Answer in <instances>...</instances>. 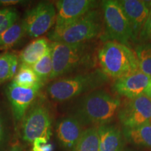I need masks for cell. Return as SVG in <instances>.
<instances>
[{
    "label": "cell",
    "instance_id": "cell-1",
    "mask_svg": "<svg viewBox=\"0 0 151 151\" xmlns=\"http://www.w3.org/2000/svg\"><path fill=\"white\" fill-rule=\"evenodd\" d=\"M121 106L119 98L103 90L86 94L73 108V117L81 124L103 125L111 122Z\"/></svg>",
    "mask_w": 151,
    "mask_h": 151
},
{
    "label": "cell",
    "instance_id": "cell-2",
    "mask_svg": "<svg viewBox=\"0 0 151 151\" xmlns=\"http://www.w3.org/2000/svg\"><path fill=\"white\" fill-rule=\"evenodd\" d=\"M97 58L101 71L111 78L119 79L140 70L135 52L117 41L106 42L99 49Z\"/></svg>",
    "mask_w": 151,
    "mask_h": 151
},
{
    "label": "cell",
    "instance_id": "cell-3",
    "mask_svg": "<svg viewBox=\"0 0 151 151\" xmlns=\"http://www.w3.org/2000/svg\"><path fill=\"white\" fill-rule=\"evenodd\" d=\"M108 78L101 71L68 76L50 83L46 92L49 98L58 102L69 101L85 92H92L106 82Z\"/></svg>",
    "mask_w": 151,
    "mask_h": 151
},
{
    "label": "cell",
    "instance_id": "cell-4",
    "mask_svg": "<svg viewBox=\"0 0 151 151\" xmlns=\"http://www.w3.org/2000/svg\"><path fill=\"white\" fill-rule=\"evenodd\" d=\"M52 72L50 80L60 78L68 73L90 65L92 53L86 43L66 44L50 43Z\"/></svg>",
    "mask_w": 151,
    "mask_h": 151
},
{
    "label": "cell",
    "instance_id": "cell-5",
    "mask_svg": "<svg viewBox=\"0 0 151 151\" xmlns=\"http://www.w3.org/2000/svg\"><path fill=\"white\" fill-rule=\"evenodd\" d=\"M101 30L99 12L94 9L70 24L55 27L48 34V38L52 42L81 44L97 37Z\"/></svg>",
    "mask_w": 151,
    "mask_h": 151
},
{
    "label": "cell",
    "instance_id": "cell-6",
    "mask_svg": "<svg viewBox=\"0 0 151 151\" xmlns=\"http://www.w3.org/2000/svg\"><path fill=\"white\" fill-rule=\"evenodd\" d=\"M51 128V116L48 106L42 100H36L22 120V139L27 143H32L37 138H45L49 141Z\"/></svg>",
    "mask_w": 151,
    "mask_h": 151
},
{
    "label": "cell",
    "instance_id": "cell-7",
    "mask_svg": "<svg viewBox=\"0 0 151 151\" xmlns=\"http://www.w3.org/2000/svg\"><path fill=\"white\" fill-rule=\"evenodd\" d=\"M102 10L106 38L126 46L129 44V41L133 40L132 27L119 1H102Z\"/></svg>",
    "mask_w": 151,
    "mask_h": 151
},
{
    "label": "cell",
    "instance_id": "cell-8",
    "mask_svg": "<svg viewBox=\"0 0 151 151\" xmlns=\"http://www.w3.org/2000/svg\"><path fill=\"white\" fill-rule=\"evenodd\" d=\"M56 9L49 2H41L26 13L22 24L25 34L39 37L47 32L55 23Z\"/></svg>",
    "mask_w": 151,
    "mask_h": 151
},
{
    "label": "cell",
    "instance_id": "cell-9",
    "mask_svg": "<svg viewBox=\"0 0 151 151\" xmlns=\"http://www.w3.org/2000/svg\"><path fill=\"white\" fill-rule=\"evenodd\" d=\"M118 118L124 128H134L151 122V99L145 94L129 99L120 106Z\"/></svg>",
    "mask_w": 151,
    "mask_h": 151
},
{
    "label": "cell",
    "instance_id": "cell-10",
    "mask_svg": "<svg viewBox=\"0 0 151 151\" xmlns=\"http://www.w3.org/2000/svg\"><path fill=\"white\" fill-rule=\"evenodd\" d=\"M42 86L43 83H41L34 88H24L17 86L13 83L8 85L6 94L10 102L13 116L16 123L22 120L26 112L33 104Z\"/></svg>",
    "mask_w": 151,
    "mask_h": 151
},
{
    "label": "cell",
    "instance_id": "cell-11",
    "mask_svg": "<svg viewBox=\"0 0 151 151\" xmlns=\"http://www.w3.org/2000/svg\"><path fill=\"white\" fill-rule=\"evenodd\" d=\"M92 0H60L56 2L55 27H62L78 20L97 6Z\"/></svg>",
    "mask_w": 151,
    "mask_h": 151
},
{
    "label": "cell",
    "instance_id": "cell-12",
    "mask_svg": "<svg viewBox=\"0 0 151 151\" xmlns=\"http://www.w3.org/2000/svg\"><path fill=\"white\" fill-rule=\"evenodd\" d=\"M131 25L133 41L140 39L150 10L148 1L140 0L119 1Z\"/></svg>",
    "mask_w": 151,
    "mask_h": 151
},
{
    "label": "cell",
    "instance_id": "cell-13",
    "mask_svg": "<svg viewBox=\"0 0 151 151\" xmlns=\"http://www.w3.org/2000/svg\"><path fill=\"white\" fill-rule=\"evenodd\" d=\"M83 132L82 124L73 116L60 119L56 125L57 138L67 150L75 151Z\"/></svg>",
    "mask_w": 151,
    "mask_h": 151
},
{
    "label": "cell",
    "instance_id": "cell-14",
    "mask_svg": "<svg viewBox=\"0 0 151 151\" xmlns=\"http://www.w3.org/2000/svg\"><path fill=\"white\" fill-rule=\"evenodd\" d=\"M151 78L139 70L137 72L117 79L113 88L120 95L133 99L145 93Z\"/></svg>",
    "mask_w": 151,
    "mask_h": 151
},
{
    "label": "cell",
    "instance_id": "cell-15",
    "mask_svg": "<svg viewBox=\"0 0 151 151\" xmlns=\"http://www.w3.org/2000/svg\"><path fill=\"white\" fill-rule=\"evenodd\" d=\"M100 151H121L122 133L115 125L106 124L97 127Z\"/></svg>",
    "mask_w": 151,
    "mask_h": 151
},
{
    "label": "cell",
    "instance_id": "cell-16",
    "mask_svg": "<svg viewBox=\"0 0 151 151\" xmlns=\"http://www.w3.org/2000/svg\"><path fill=\"white\" fill-rule=\"evenodd\" d=\"M50 49V43L46 38H38L24 48L19 57L21 65L32 67Z\"/></svg>",
    "mask_w": 151,
    "mask_h": 151
},
{
    "label": "cell",
    "instance_id": "cell-17",
    "mask_svg": "<svg viewBox=\"0 0 151 151\" xmlns=\"http://www.w3.org/2000/svg\"><path fill=\"white\" fill-rule=\"evenodd\" d=\"M123 134L129 142L151 148V122L134 128H124Z\"/></svg>",
    "mask_w": 151,
    "mask_h": 151
},
{
    "label": "cell",
    "instance_id": "cell-18",
    "mask_svg": "<svg viewBox=\"0 0 151 151\" xmlns=\"http://www.w3.org/2000/svg\"><path fill=\"white\" fill-rule=\"evenodd\" d=\"M13 83L24 88H31L43 83L38 78L32 67L20 64L16 74L14 77Z\"/></svg>",
    "mask_w": 151,
    "mask_h": 151
},
{
    "label": "cell",
    "instance_id": "cell-19",
    "mask_svg": "<svg viewBox=\"0 0 151 151\" xmlns=\"http://www.w3.org/2000/svg\"><path fill=\"white\" fill-rule=\"evenodd\" d=\"M75 151H100L97 127H89L83 132Z\"/></svg>",
    "mask_w": 151,
    "mask_h": 151
},
{
    "label": "cell",
    "instance_id": "cell-20",
    "mask_svg": "<svg viewBox=\"0 0 151 151\" xmlns=\"http://www.w3.org/2000/svg\"><path fill=\"white\" fill-rule=\"evenodd\" d=\"M18 58L11 52L0 56V84L14 78L17 73Z\"/></svg>",
    "mask_w": 151,
    "mask_h": 151
},
{
    "label": "cell",
    "instance_id": "cell-21",
    "mask_svg": "<svg viewBox=\"0 0 151 151\" xmlns=\"http://www.w3.org/2000/svg\"><path fill=\"white\" fill-rule=\"evenodd\" d=\"M24 34L25 31L22 22H16L0 35V48H9L14 46L20 41Z\"/></svg>",
    "mask_w": 151,
    "mask_h": 151
},
{
    "label": "cell",
    "instance_id": "cell-22",
    "mask_svg": "<svg viewBox=\"0 0 151 151\" xmlns=\"http://www.w3.org/2000/svg\"><path fill=\"white\" fill-rule=\"evenodd\" d=\"M135 54L140 71L151 78V43H143L138 45Z\"/></svg>",
    "mask_w": 151,
    "mask_h": 151
},
{
    "label": "cell",
    "instance_id": "cell-23",
    "mask_svg": "<svg viewBox=\"0 0 151 151\" xmlns=\"http://www.w3.org/2000/svg\"><path fill=\"white\" fill-rule=\"evenodd\" d=\"M32 67L41 82L43 83L44 81L50 80L52 72L51 48Z\"/></svg>",
    "mask_w": 151,
    "mask_h": 151
},
{
    "label": "cell",
    "instance_id": "cell-24",
    "mask_svg": "<svg viewBox=\"0 0 151 151\" xmlns=\"http://www.w3.org/2000/svg\"><path fill=\"white\" fill-rule=\"evenodd\" d=\"M18 14L14 9H0V35L16 23Z\"/></svg>",
    "mask_w": 151,
    "mask_h": 151
},
{
    "label": "cell",
    "instance_id": "cell-25",
    "mask_svg": "<svg viewBox=\"0 0 151 151\" xmlns=\"http://www.w3.org/2000/svg\"><path fill=\"white\" fill-rule=\"evenodd\" d=\"M45 138H37L32 143L30 151H53L54 146Z\"/></svg>",
    "mask_w": 151,
    "mask_h": 151
},
{
    "label": "cell",
    "instance_id": "cell-26",
    "mask_svg": "<svg viewBox=\"0 0 151 151\" xmlns=\"http://www.w3.org/2000/svg\"><path fill=\"white\" fill-rule=\"evenodd\" d=\"M140 39L151 41V11L141 35Z\"/></svg>",
    "mask_w": 151,
    "mask_h": 151
},
{
    "label": "cell",
    "instance_id": "cell-27",
    "mask_svg": "<svg viewBox=\"0 0 151 151\" xmlns=\"http://www.w3.org/2000/svg\"><path fill=\"white\" fill-rule=\"evenodd\" d=\"M6 139V126L3 117L0 116V150L2 148Z\"/></svg>",
    "mask_w": 151,
    "mask_h": 151
},
{
    "label": "cell",
    "instance_id": "cell-28",
    "mask_svg": "<svg viewBox=\"0 0 151 151\" xmlns=\"http://www.w3.org/2000/svg\"><path fill=\"white\" fill-rule=\"evenodd\" d=\"M5 151H23V150L20 143L18 141H15Z\"/></svg>",
    "mask_w": 151,
    "mask_h": 151
},
{
    "label": "cell",
    "instance_id": "cell-29",
    "mask_svg": "<svg viewBox=\"0 0 151 151\" xmlns=\"http://www.w3.org/2000/svg\"><path fill=\"white\" fill-rule=\"evenodd\" d=\"M21 1L18 0H0V6H11L21 3Z\"/></svg>",
    "mask_w": 151,
    "mask_h": 151
},
{
    "label": "cell",
    "instance_id": "cell-30",
    "mask_svg": "<svg viewBox=\"0 0 151 151\" xmlns=\"http://www.w3.org/2000/svg\"><path fill=\"white\" fill-rule=\"evenodd\" d=\"M144 94L151 99V80L150 81V83H149L148 86V87H147V88H146V91H145Z\"/></svg>",
    "mask_w": 151,
    "mask_h": 151
},
{
    "label": "cell",
    "instance_id": "cell-31",
    "mask_svg": "<svg viewBox=\"0 0 151 151\" xmlns=\"http://www.w3.org/2000/svg\"><path fill=\"white\" fill-rule=\"evenodd\" d=\"M148 4H149V6H150L151 7V1H148ZM150 11H151V10H150Z\"/></svg>",
    "mask_w": 151,
    "mask_h": 151
}]
</instances>
